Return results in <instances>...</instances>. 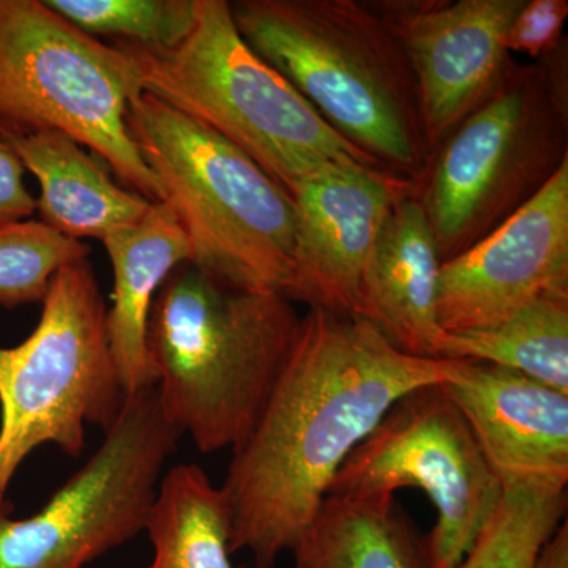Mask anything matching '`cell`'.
Here are the masks:
<instances>
[{
  "mask_svg": "<svg viewBox=\"0 0 568 568\" xmlns=\"http://www.w3.org/2000/svg\"><path fill=\"white\" fill-rule=\"evenodd\" d=\"M24 166L0 140V226L26 222L37 211V200L24 183Z\"/></svg>",
  "mask_w": 568,
  "mask_h": 568,
  "instance_id": "obj_25",
  "label": "cell"
},
{
  "mask_svg": "<svg viewBox=\"0 0 568 568\" xmlns=\"http://www.w3.org/2000/svg\"><path fill=\"white\" fill-rule=\"evenodd\" d=\"M41 304L36 331L21 345L0 346V499L37 447L81 457L85 425L106 433L126 398L89 257L59 268Z\"/></svg>",
  "mask_w": 568,
  "mask_h": 568,
  "instance_id": "obj_7",
  "label": "cell"
},
{
  "mask_svg": "<svg viewBox=\"0 0 568 568\" xmlns=\"http://www.w3.org/2000/svg\"><path fill=\"white\" fill-rule=\"evenodd\" d=\"M235 28L336 133L407 181L426 148L413 71L394 33L355 0H241Z\"/></svg>",
  "mask_w": 568,
  "mask_h": 568,
  "instance_id": "obj_3",
  "label": "cell"
},
{
  "mask_svg": "<svg viewBox=\"0 0 568 568\" xmlns=\"http://www.w3.org/2000/svg\"><path fill=\"white\" fill-rule=\"evenodd\" d=\"M416 193L402 175L358 163L306 175L294 203L293 272L284 295L308 308L357 316L362 276L399 197Z\"/></svg>",
  "mask_w": 568,
  "mask_h": 568,
  "instance_id": "obj_13",
  "label": "cell"
},
{
  "mask_svg": "<svg viewBox=\"0 0 568 568\" xmlns=\"http://www.w3.org/2000/svg\"><path fill=\"white\" fill-rule=\"evenodd\" d=\"M566 41L514 63L495 95L432 155L416 196L440 263L478 244L528 204L568 160Z\"/></svg>",
  "mask_w": 568,
  "mask_h": 568,
  "instance_id": "obj_6",
  "label": "cell"
},
{
  "mask_svg": "<svg viewBox=\"0 0 568 568\" xmlns=\"http://www.w3.org/2000/svg\"><path fill=\"white\" fill-rule=\"evenodd\" d=\"M439 254L416 193L399 197L362 276L358 317L407 355L443 358L446 332L437 323Z\"/></svg>",
  "mask_w": 568,
  "mask_h": 568,
  "instance_id": "obj_15",
  "label": "cell"
},
{
  "mask_svg": "<svg viewBox=\"0 0 568 568\" xmlns=\"http://www.w3.org/2000/svg\"><path fill=\"white\" fill-rule=\"evenodd\" d=\"M459 361L396 349L358 316L308 308L274 390L222 487L231 551L274 568L315 521L335 474L409 392L454 381Z\"/></svg>",
  "mask_w": 568,
  "mask_h": 568,
  "instance_id": "obj_1",
  "label": "cell"
},
{
  "mask_svg": "<svg viewBox=\"0 0 568 568\" xmlns=\"http://www.w3.org/2000/svg\"><path fill=\"white\" fill-rule=\"evenodd\" d=\"M48 7L89 36L142 48H173L196 21V0H47Z\"/></svg>",
  "mask_w": 568,
  "mask_h": 568,
  "instance_id": "obj_22",
  "label": "cell"
},
{
  "mask_svg": "<svg viewBox=\"0 0 568 568\" xmlns=\"http://www.w3.org/2000/svg\"><path fill=\"white\" fill-rule=\"evenodd\" d=\"M567 14V0H526L508 29V52L526 54L534 61L547 58L566 41L562 31Z\"/></svg>",
  "mask_w": 568,
  "mask_h": 568,
  "instance_id": "obj_24",
  "label": "cell"
},
{
  "mask_svg": "<svg viewBox=\"0 0 568 568\" xmlns=\"http://www.w3.org/2000/svg\"><path fill=\"white\" fill-rule=\"evenodd\" d=\"M446 361L484 362L568 394V294H547L487 331L447 334Z\"/></svg>",
  "mask_w": 568,
  "mask_h": 568,
  "instance_id": "obj_20",
  "label": "cell"
},
{
  "mask_svg": "<svg viewBox=\"0 0 568 568\" xmlns=\"http://www.w3.org/2000/svg\"><path fill=\"white\" fill-rule=\"evenodd\" d=\"M418 488L436 510L424 568H455L504 497L499 477L444 384L416 388L351 452L327 496H394Z\"/></svg>",
  "mask_w": 568,
  "mask_h": 568,
  "instance_id": "obj_10",
  "label": "cell"
},
{
  "mask_svg": "<svg viewBox=\"0 0 568 568\" xmlns=\"http://www.w3.org/2000/svg\"><path fill=\"white\" fill-rule=\"evenodd\" d=\"M293 568H424L395 496H327L293 549Z\"/></svg>",
  "mask_w": 568,
  "mask_h": 568,
  "instance_id": "obj_18",
  "label": "cell"
},
{
  "mask_svg": "<svg viewBox=\"0 0 568 568\" xmlns=\"http://www.w3.org/2000/svg\"><path fill=\"white\" fill-rule=\"evenodd\" d=\"M444 386L504 491H566L568 394L503 366L470 361H459L457 376Z\"/></svg>",
  "mask_w": 568,
  "mask_h": 568,
  "instance_id": "obj_14",
  "label": "cell"
},
{
  "mask_svg": "<svg viewBox=\"0 0 568 568\" xmlns=\"http://www.w3.org/2000/svg\"><path fill=\"white\" fill-rule=\"evenodd\" d=\"M301 324L282 293L227 286L192 263L175 267L153 298L145 334L164 416L201 454L234 450L274 390Z\"/></svg>",
  "mask_w": 568,
  "mask_h": 568,
  "instance_id": "obj_2",
  "label": "cell"
},
{
  "mask_svg": "<svg viewBox=\"0 0 568 568\" xmlns=\"http://www.w3.org/2000/svg\"><path fill=\"white\" fill-rule=\"evenodd\" d=\"M534 568H568V526L564 521L538 552Z\"/></svg>",
  "mask_w": 568,
  "mask_h": 568,
  "instance_id": "obj_26",
  "label": "cell"
},
{
  "mask_svg": "<svg viewBox=\"0 0 568 568\" xmlns=\"http://www.w3.org/2000/svg\"><path fill=\"white\" fill-rule=\"evenodd\" d=\"M547 294H568V160L514 216L440 265L446 334L496 327Z\"/></svg>",
  "mask_w": 568,
  "mask_h": 568,
  "instance_id": "obj_12",
  "label": "cell"
},
{
  "mask_svg": "<svg viewBox=\"0 0 568 568\" xmlns=\"http://www.w3.org/2000/svg\"><path fill=\"white\" fill-rule=\"evenodd\" d=\"M0 140L39 181L40 222L65 237L103 241L151 211L152 201L112 181L102 160L69 134L0 123Z\"/></svg>",
  "mask_w": 568,
  "mask_h": 568,
  "instance_id": "obj_16",
  "label": "cell"
},
{
  "mask_svg": "<svg viewBox=\"0 0 568 568\" xmlns=\"http://www.w3.org/2000/svg\"><path fill=\"white\" fill-rule=\"evenodd\" d=\"M526 0L369 3L405 52L426 148L435 153L506 80L507 32Z\"/></svg>",
  "mask_w": 568,
  "mask_h": 568,
  "instance_id": "obj_11",
  "label": "cell"
},
{
  "mask_svg": "<svg viewBox=\"0 0 568 568\" xmlns=\"http://www.w3.org/2000/svg\"><path fill=\"white\" fill-rule=\"evenodd\" d=\"M566 491L511 488L474 547L455 568H534L540 549L562 525Z\"/></svg>",
  "mask_w": 568,
  "mask_h": 568,
  "instance_id": "obj_21",
  "label": "cell"
},
{
  "mask_svg": "<svg viewBox=\"0 0 568 568\" xmlns=\"http://www.w3.org/2000/svg\"><path fill=\"white\" fill-rule=\"evenodd\" d=\"M182 437L156 386L126 395L102 446L37 514L13 519L0 499V568H84L133 540Z\"/></svg>",
  "mask_w": 568,
  "mask_h": 568,
  "instance_id": "obj_9",
  "label": "cell"
},
{
  "mask_svg": "<svg viewBox=\"0 0 568 568\" xmlns=\"http://www.w3.org/2000/svg\"><path fill=\"white\" fill-rule=\"evenodd\" d=\"M89 254L88 245L37 220L0 226V306L43 302L55 272Z\"/></svg>",
  "mask_w": 568,
  "mask_h": 568,
  "instance_id": "obj_23",
  "label": "cell"
},
{
  "mask_svg": "<svg viewBox=\"0 0 568 568\" xmlns=\"http://www.w3.org/2000/svg\"><path fill=\"white\" fill-rule=\"evenodd\" d=\"M142 92L132 59L40 0H0V123L52 129L91 149L125 185L162 203L126 126Z\"/></svg>",
  "mask_w": 568,
  "mask_h": 568,
  "instance_id": "obj_8",
  "label": "cell"
},
{
  "mask_svg": "<svg viewBox=\"0 0 568 568\" xmlns=\"http://www.w3.org/2000/svg\"><path fill=\"white\" fill-rule=\"evenodd\" d=\"M126 126L185 231L190 263L227 286L284 295L293 272L291 194L231 142L151 93L133 97Z\"/></svg>",
  "mask_w": 568,
  "mask_h": 568,
  "instance_id": "obj_5",
  "label": "cell"
},
{
  "mask_svg": "<svg viewBox=\"0 0 568 568\" xmlns=\"http://www.w3.org/2000/svg\"><path fill=\"white\" fill-rule=\"evenodd\" d=\"M114 44L132 59L142 92L209 126L287 193L328 164L387 171L246 44L226 0H196L193 29L173 48Z\"/></svg>",
  "mask_w": 568,
  "mask_h": 568,
  "instance_id": "obj_4",
  "label": "cell"
},
{
  "mask_svg": "<svg viewBox=\"0 0 568 568\" xmlns=\"http://www.w3.org/2000/svg\"><path fill=\"white\" fill-rule=\"evenodd\" d=\"M153 558L142 568H245L231 560V518L222 489L196 465L160 480L144 526Z\"/></svg>",
  "mask_w": 568,
  "mask_h": 568,
  "instance_id": "obj_19",
  "label": "cell"
},
{
  "mask_svg": "<svg viewBox=\"0 0 568 568\" xmlns=\"http://www.w3.org/2000/svg\"><path fill=\"white\" fill-rule=\"evenodd\" d=\"M112 265V305L106 328L119 379L126 395L156 386L145 334L153 298L175 267L190 263L182 224L166 203H153L140 222L104 235Z\"/></svg>",
  "mask_w": 568,
  "mask_h": 568,
  "instance_id": "obj_17",
  "label": "cell"
}]
</instances>
